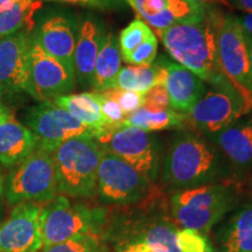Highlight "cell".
I'll list each match as a JSON object with an SVG mask.
<instances>
[{"label": "cell", "mask_w": 252, "mask_h": 252, "mask_svg": "<svg viewBox=\"0 0 252 252\" xmlns=\"http://www.w3.org/2000/svg\"><path fill=\"white\" fill-rule=\"evenodd\" d=\"M223 14L207 8L197 23L176 24L167 28L160 39L176 63L203 82L220 88L231 83L222 70L217 52V33Z\"/></svg>", "instance_id": "obj_1"}, {"label": "cell", "mask_w": 252, "mask_h": 252, "mask_svg": "<svg viewBox=\"0 0 252 252\" xmlns=\"http://www.w3.org/2000/svg\"><path fill=\"white\" fill-rule=\"evenodd\" d=\"M230 163L214 143L194 133L176 135L162 165V180L182 190L203 185L223 184L229 179Z\"/></svg>", "instance_id": "obj_2"}, {"label": "cell", "mask_w": 252, "mask_h": 252, "mask_svg": "<svg viewBox=\"0 0 252 252\" xmlns=\"http://www.w3.org/2000/svg\"><path fill=\"white\" fill-rule=\"evenodd\" d=\"M236 201L237 195L226 182L182 189L171 198L172 217L181 229L206 236L234 209Z\"/></svg>", "instance_id": "obj_3"}, {"label": "cell", "mask_w": 252, "mask_h": 252, "mask_svg": "<svg viewBox=\"0 0 252 252\" xmlns=\"http://www.w3.org/2000/svg\"><path fill=\"white\" fill-rule=\"evenodd\" d=\"M103 149L89 135L64 141L53 152L60 193L71 197H93Z\"/></svg>", "instance_id": "obj_4"}, {"label": "cell", "mask_w": 252, "mask_h": 252, "mask_svg": "<svg viewBox=\"0 0 252 252\" xmlns=\"http://www.w3.org/2000/svg\"><path fill=\"white\" fill-rule=\"evenodd\" d=\"M105 208L72 203L59 195L42 207L41 235L43 247L62 243L83 235H98L106 223Z\"/></svg>", "instance_id": "obj_5"}, {"label": "cell", "mask_w": 252, "mask_h": 252, "mask_svg": "<svg viewBox=\"0 0 252 252\" xmlns=\"http://www.w3.org/2000/svg\"><path fill=\"white\" fill-rule=\"evenodd\" d=\"M58 179L53 153L36 147L8 176L6 197L12 204L45 203L56 197Z\"/></svg>", "instance_id": "obj_6"}, {"label": "cell", "mask_w": 252, "mask_h": 252, "mask_svg": "<svg viewBox=\"0 0 252 252\" xmlns=\"http://www.w3.org/2000/svg\"><path fill=\"white\" fill-rule=\"evenodd\" d=\"M250 112H252V96L230 83L206 91L191 111L186 115V121L196 130L213 135Z\"/></svg>", "instance_id": "obj_7"}, {"label": "cell", "mask_w": 252, "mask_h": 252, "mask_svg": "<svg viewBox=\"0 0 252 252\" xmlns=\"http://www.w3.org/2000/svg\"><path fill=\"white\" fill-rule=\"evenodd\" d=\"M104 151L110 152L156 181L159 173V140L153 134L130 126H118L94 138Z\"/></svg>", "instance_id": "obj_8"}, {"label": "cell", "mask_w": 252, "mask_h": 252, "mask_svg": "<svg viewBox=\"0 0 252 252\" xmlns=\"http://www.w3.org/2000/svg\"><path fill=\"white\" fill-rule=\"evenodd\" d=\"M152 181L121 158L103 150L98 173L97 194L103 203L127 206L146 196Z\"/></svg>", "instance_id": "obj_9"}, {"label": "cell", "mask_w": 252, "mask_h": 252, "mask_svg": "<svg viewBox=\"0 0 252 252\" xmlns=\"http://www.w3.org/2000/svg\"><path fill=\"white\" fill-rule=\"evenodd\" d=\"M25 122L37 138V147L53 153L60 145L72 138L89 135L93 132L78 122L64 109L55 105L52 100L42 102L28 110Z\"/></svg>", "instance_id": "obj_10"}, {"label": "cell", "mask_w": 252, "mask_h": 252, "mask_svg": "<svg viewBox=\"0 0 252 252\" xmlns=\"http://www.w3.org/2000/svg\"><path fill=\"white\" fill-rule=\"evenodd\" d=\"M217 52L220 67L229 81L252 96L248 41L236 15L223 14L217 33Z\"/></svg>", "instance_id": "obj_11"}, {"label": "cell", "mask_w": 252, "mask_h": 252, "mask_svg": "<svg viewBox=\"0 0 252 252\" xmlns=\"http://www.w3.org/2000/svg\"><path fill=\"white\" fill-rule=\"evenodd\" d=\"M75 74L47 54L33 35L30 50V94L41 102L54 100L75 88Z\"/></svg>", "instance_id": "obj_12"}, {"label": "cell", "mask_w": 252, "mask_h": 252, "mask_svg": "<svg viewBox=\"0 0 252 252\" xmlns=\"http://www.w3.org/2000/svg\"><path fill=\"white\" fill-rule=\"evenodd\" d=\"M42 207L37 203H20L0 223V252H40Z\"/></svg>", "instance_id": "obj_13"}, {"label": "cell", "mask_w": 252, "mask_h": 252, "mask_svg": "<svg viewBox=\"0 0 252 252\" xmlns=\"http://www.w3.org/2000/svg\"><path fill=\"white\" fill-rule=\"evenodd\" d=\"M32 35L20 32L0 40V94H30V50Z\"/></svg>", "instance_id": "obj_14"}, {"label": "cell", "mask_w": 252, "mask_h": 252, "mask_svg": "<svg viewBox=\"0 0 252 252\" xmlns=\"http://www.w3.org/2000/svg\"><path fill=\"white\" fill-rule=\"evenodd\" d=\"M154 34L161 37L176 24L197 23L206 17L207 6L190 0H126Z\"/></svg>", "instance_id": "obj_15"}, {"label": "cell", "mask_w": 252, "mask_h": 252, "mask_svg": "<svg viewBox=\"0 0 252 252\" xmlns=\"http://www.w3.org/2000/svg\"><path fill=\"white\" fill-rule=\"evenodd\" d=\"M77 34L76 19L64 12H54L42 18L33 37L47 54L75 74L74 52Z\"/></svg>", "instance_id": "obj_16"}, {"label": "cell", "mask_w": 252, "mask_h": 252, "mask_svg": "<svg viewBox=\"0 0 252 252\" xmlns=\"http://www.w3.org/2000/svg\"><path fill=\"white\" fill-rule=\"evenodd\" d=\"M166 67L165 88L169 105L175 112L188 115L206 93V84L196 75L168 59H163Z\"/></svg>", "instance_id": "obj_17"}, {"label": "cell", "mask_w": 252, "mask_h": 252, "mask_svg": "<svg viewBox=\"0 0 252 252\" xmlns=\"http://www.w3.org/2000/svg\"><path fill=\"white\" fill-rule=\"evenodd\" d=\"M104 28L94 19H86L78 27V34L74 52L75 78L81 86L91 87L94 69L102 45Z\"/></svg>", "instance_id": "obj_18"}, {"label": "cell", "mask_w": 252, "mask_h": 252, "mask_svg": "<svg viewBox=\"0 0 252 252\" xmlns=\"http://www.w3.org/2000/svg\"><path fill=\"white\" fill-rule=\"evenodd\" d=\"M230 166L237 169L252 167V118L237 121L229 127L210 135Z\"/></svg>", "instance_id": "obj_19"}, {"label": "cell", "mask_w": 252, "mask_h": 252, "mask_svg": "<svg viewBox=\"0 0 252 252\" xmlns=\"http://www.w3.org/2000/svg\"><path fill=\"white\" fill-rule=\"evenodd\" d=\"M37 147V138L26 126L9 117L0 124V163L7 168L20 165Z\"/></svg>", "instance_id": "obj_20"}, {"label": "cell", "mask_w": 252, "mask_h": 252, "mask_svg": "<svg viewBox=\"0 0 252 252\" xmlns=\"http://www.w3.org/2000/svg\"><path fill=\"white\" fill-rule=\"evenodd\" d=\"M217 252H252V204L241 207L216 231Z\"/></svg>", "instance_id": "obj_21"}, {"label": "cell", "mask_w": 252, "mask_h": 252, "mask_svg": "<svg viewBox=\"0 0 252 252\" xmlns=\"http://www.w3.org/2000/svg\"><path fill=\"white\" fill-rule=\"evenodd\" d=\"M55 105L64 109L78 122L86 125L93 132L94 138L106 131L100 109V100L98 93H81L63 94L54 100Z\"/></svg>", "instance_id": "obj_22"}, {"label": "cell", "mask_w": 252, "mask_h": 252, "mask_svg": "<svg viewBox=\"0 0 252 252\" xmlns=\"http://www.w3.org/2000/svg\"><path fill=\"white\" fill-rule=\"evenodd\" d=\"M122 54L118 45V37L115 33L104 34L98 56L94 69L91 88L94 93L116 89V81L122 69Z\"/></svg>", "instance_id": "obj_23"}, {"label": "cell", "mask_w": 252, "mask_h": 252, "mask_svg": "<svg viewBox=\"0 0 252 252\" xmlns=\"http://www.w3.org/2000/svg\"><path fill=\"white\" fill-rule=\"evenodd\" d=\"M42 8V0H18L0 9V40L20 32L31 33L35 26L34 17Z\"/></svg>", "instance_id": "obj_24"}, {"label": "cell", "mask_w": 252, "mask_h": 252, "mask_svg": "<svg viewBox=\"0 0 252 252\" xmlns=\"http://www.w3.org/2000/svg\"><path fill=\"white\" fill-rule=\"evenodd\" d=\"M185 122L186 116L175 112L172 109L150 110L143 106L127 116L122 125L139 128V130L152 133L156 131L182 128Z\"/></svg>", "instance_id": "obj_25"}, {"label": "cell", "mask_w": 252, "mask_h": 252, "mask_svg": "<svg viewBox=\"0 0 252 252\" xmlns=\"http://www.w3.org/2000/svg\"><path fill=\"white\" fill-rule=\"evenodd\" d=\"M140 230L134 242L145 243L156 252H180L176 243L179 228L174 222L165 219L154 220Z\"/></svg>", "instance_id": "obj_26"}, {"label": "cell", "mask_w": 252, "mask_h": 252, "mask_svg": "<svg viewBox=\"0 0 252 252\" xmlns=\"http://www.w3.org/2000/svg\"><path fill=\"white\" fill-rule=\"evenodd\" d=\"M157 84L158 71L154 63L150 67L127 65L119 71L116 81V89L146 94Z\"/></svg>", "instance_id": "obj_27"}, {"label": "cell", "mask_w": 252, "mask_h": 252, "mask_svg": "<svg viewBox=\"0 0 252 252\" xmlns=\"http://www.w3.org/2000/svg\"><path fill=\"white\" fill-rule=\"evenodd\" d=\"M156 35L149 25L141 19L131 21L124 30L121 32L118 37V45L121 49L122 59L127 58L133 50L140 46L144 41Z\"/></svg>", "instance_id": "obj_28"}, {"label": "cell", "mask_w": 252, "mask_h": 252, "mask_svg": "<svg viewBox=\"0 0 252 252\" xmlns=\"http://www.w3.org/2000/svg\"><path fill=\"white\" fill-rule=\"evenodd\" d=\"M40 252H104L98 235H83L62 243L43 247Z\"/></svg>", "instance_id": "obj_29"}, {"label": "cell", "mask_w": 252, "mask_h": 252, "mask_svg": "<svg viewBox=\"0 0 252 252\" xmlns=\"http://www.w3.org/2000/svg\"><path fill=\"white\" fill-rule=\"evenodd\" d=\"M99 94L100 109H102V116L104 123L106 125V130H112V128L118 127L125 121V115L122 111L121 106L117 100H116L109 93V90L103 91Z\"/></svg>", "instance_id": "obj_30"}, {"label": "cell", "mask_w": 252, "mask_h": 252, "mask_svg": "<svg viewBox=\"0 0 252 252\" xmlns=\"http://www.w3.org/2000/svg\"><path fill=\"white\" fill-rule=\"evenodd\" d=\"M176 243L180 252H207L212 245L206 236L190 229H179Z\"/></svg>", "instance_id": "obj_31"}, {"label": "cell", "mask_w": 252, "mask_h": 252, "mask_svg": "<svg viewBox=\"0 0 252 252\" xmlns=\"http://www.w3.org/2000/svg\"><path fill=\"white\" fill-rule=\"evenodd\" d=\"M158 53V39L156 35L144 41L127 58L123 59L126 63L135 67H150L153 64Z\"/></svg>", "instance_id": "obj_32"}, {"label": "cell", "mask_w": 252, "mask_h": 252, "mask_svg": "<svg viewBox=\"0 0 252 252\" xmlns=\"http://www.w3.org/2000/svg\"><path fill=\"white\" fill-rule=\"evenodd\" d=\"M109 93L118 102L122 111L124 112L125 117H127L131 113H133L138 109L144 106L145 94L121 89H111L109 90Z\"/></svg>", "instance_id": "obj_33"}, {"label": "cell", "mask_w": 252, "mask_h": 252, "mask_svg": "<svg viewBox=\"0 0 252 252\" xmlns=\"http://www.w3.org/2000/svg\"><path fill=\"white\" fill-rule=\"evenodd\" d=\"M50 2H63V4H71L91 7L102 11H118L127 6L126 0H42Z\"/></svg>", "instance_id": "obj_34"}, {"label": "cell", "mask_w": 252, "mask_h": 252, "mask_svg": "<svg viewBox=\"0 0 252 252\" xmlns=\"http://www.w3.org/2000/svg\"><path fill=\"white\" fill-rule=\"evenodd\" d=\"M144 108L150 110L171 109L168 94H167L165 86H156L145 94Z\"/></svg>", "instance_id": "obj_35"}, {"label": "cell", "mask_w": 252, "mask_h": 252, "mask_svg": "<svg viewBox=\"0 0 252 252\" xmlns=\"http://www.w3.org/2000/svg\"><path fill=\"white\" fill-rule=\"evenodd\" d=\"M242 30L248 37L252 39V13H243L242 15H236Z\"/></svg>", "instance_id": "obj_36"}, {"label": "cell", "mask_w": 252, "mask_h": 252, "mask_svg": "<svg viewBox=\"0 0 252 252\" xmlns=\"http://www.w3.org/2000/svg\"><path fill=\"white\" fill-rule=\"evenodd\" d=\"M226 2L244 13H252V0H226Z\"/></svg>", "instance_id": "obj_37"}, {"label": "cell", "mask_w": 252, "mask_h": 252, "mask_svg": "<svg viewBox=\"0 0 252 252\" xmlns=\"http://www.w3.org/2000/svg\"><path fill=\"white\" fill-rule=\"evenodd\" d=\"M123 247L127 252H156L145 243H141V242H131V243L124 244Z\"/></svg>", "instance_id": "obj_38"}, {"label": "cell", "mask_w": 252, "mask_h": 252, "mask_svg": "<svg viewBox=\"0 0 252 252\" xmlns=\"http://www.w3.org/2000/svg\"><path fill=\"white\" fill-rule=\"evenodd\" d=\"M247 37V41H248V46H249V56H250V91L252 94V39L251 37Z\"/></svg>", "instance_id": "obj_39"}, {"label": "cell", "mask_w": 252, "mask_h": 252, "mask_svg": "<svg viewBox=\"0 0 252 252\" xmlns=\"http://www.w3.org/2000/svg\"><path fill=\"white\" fill-rule=\"evenodd\" d=\"M9 117H11V112H9L4 105L0 104V124H1L2 122L7 121Z\"/></svg>", "instance_id": "obj_40"}, {"label": "cell", "mask_w": 252, "mask_h": 252, "mask_svg": "<svg viewBox=\"0 0 252 252\" xmlns=\"http://www.w3.org/2000/svg\"><path fill=\"white\" fill-rule=\"evenodd\" d=\"M190 1L196 2V4H200V5L208 6V4H212V2H216V1H220V0H190Z\"/></svg>", "instance_id": "obj_41"}, {"label": "cell", "mask_w": 252, "mask_h": 252, "mask_svg": "<svg viewBox=\"0 0 252 252\" xmlns=\"http://www.w3.org/2000/svg\"><path fill=\"white\" fill-rule=\"evenodd\" d=\"M15 1H18V0H0V9L4 8V7H7V6L12 5Z\"/></svg>", "instance_id": "obj_42"}, {"label": "cell", "mask_w": 252, "mask_h": 252, "mask_svg": "<svg viewBox=\"0 0 252 252\" xmlns=\"http://www.w3.org/2000/svg\"><path fill=\"white\" fill-rule=\"evenodd\" d=\"M4 178H2V174H1V171H0V196H1L2 193H4Z\"/></svg>", "instance_id": "obj_43"}, {"label": "cell", "mask_w": 252, "mask_h": 252, "mask_svg": "<svg viewBox=\"0 0 252 252\" xmlns=\"http://www.w3.org/2000/svg\"><path fill=\"white\" fill-rule=\"evenodd\" d=\"M2 215H4V210H2V206L0 204V222H1L2 220Z\"/></svg>", "instance_id": "obj_44"}, {"label": "cell", "mask_w": 252, "mask_h": 252, "mask_svg": "<svg viewBox=\"0 0 252 252\" xmlns=\"http://www.w3.org/2000/svg\"><path fill=\"white\" fill-rule=\"evenodd\" d=\"M207 252H217V250H216V249H215V247H214V245L212 244V245H210L209 250H208Z\"/></svg>", "instance_id": "obj_45"}, {"label": "cell", "mask_w": 252, "mask_h": 252, "mask_svg": "<svg viewBox=\"0 0 252 252\" xmlns=\"http://www.w3.org/2000/svg\"><path fill=\"white\" fill-rule=\"evenodd\" d=\"M116 252H127V251H126V250H125V248H124V247H121V248H119V249H118V250H117V251H116Z\"/></svg>", "instance_id": "obj_46"}]
</instances>
